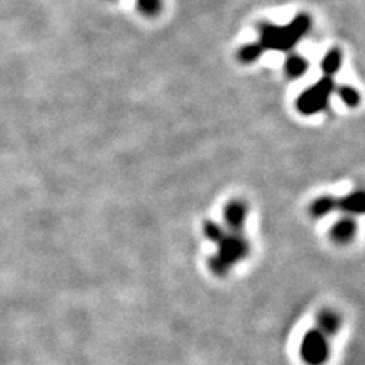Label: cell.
<instances>
[{"mask_svg":"<svg viewBox=\"0 0 365 365\" xmlns=\"http://www.w3.org/2000/svg\"><path fill=\"white\" fill-rule=\"evenodd\" d=\"M302 358L307 365H322L329 356V344L326 335L318 329L309 330L302 341Z\"/></svg>","mask_w":365,"mask_h":365,"instance_id":"277c9868","label":"cell"},{"mask_svg":"<svg viewBox=\"0 0 365 365\" xmlns=\"http://www.w3.org/2000/svg\"><path fill=\"white\" fill-rule=\"evenodd\" d=\"M335 91L334 78L324 76L319 79L317 84L304 90L297 99V108L304 116H312V114L322 113L327 108L329 99Z\"/></svg>","mask_w":365,"mask_h":365,"instance_id":"3957f363","label":"cell"},{"mask_svg":"<svg viewBox=\"0 0 365 365\" xmlns=\"http://www.w3.org/2000/svg\"><path fill=\"white\" fill-rule=\"evenodd\" d=\"M342 66V52L338 48L330 49L322 61V68L324 76L334 78V75L339 71Z\"/></svg>","mask_w":365,"mask_h":365,"instance_id":"9c48e42d","label":"cell"},{"mask_svg":"<svg viewBox=\"0 0 365 365\" xmlns=\"http://www.w3.org/2000/svg\"><path fill=\"white\" fill-rule=\"evenodd\" d=\"M336 209L349 215H361L364 212V193L361 190L349 193L344 198L336 200Z\"/></svg>","mask_w":365,"mask_h":365,"instance_id":"52a82bcc","label":"cell"},{"mask_svg":"<svg viewBox=\"0 0 365 365\" xmlns=\"http://www.w3.org/2000/svg\"><path fill=\"white\" fill-rule=\"evenodd\" d=\"M311 17L306 14L297 16L288 26L264 23L260 26L259 44L264 51H289L306 36V32L311 29Z\"/></svg>","mask_w":365,"mask_h":365,"instance_id":"6da1fadb","label":"cell"},{"mask_svg":"<svg viewBox=\"0 0 365 365\" xmlns=\"http://www.w3.org/2000/svg\"><path fill=\"white\" fill-rule=\"evenodd\" d=\"M335 90H336V95L341 98V101L349 107H356L361 102V95L356 88H353L350 86H341Z\"/></svg>","mask_w":365,"mask_h":365,"instance_id":"4fadbf2b","label":"cell"},{"mask_svg":"<svg viewBox=\"0 0 365 365\" xmlns=\"http://www.w3.org/2000/svg\"><path fill=\"white\" fill-rule=\"evenodd\" d=\"M336 210V198L326 195L319 197L311 204V215L314 218H323V216Z\"/></svg>","mask_w":365,"mask_h":365,"instance_id":"30bf717a","label":"cell"},{"mask_svg":"<svg viewBox=\"0 0 365 365\" xmlns=\"http://www.w3.org/2000/svg\"><path fill=\"white\" fill-rule=\"evenodd\" d=\"M307 68H309V61L303 58V56L299 53L289 55L287 60V64H284V71H287V75L292 79L303 76L307 72Z\"/></svg>","mask_w":365,"mask_h":365,"instance_id":"ba28073f","label":"cell"},{"mask_svg":"<svg viewBox=\"0 0 365 365\" xmlns=\"http://www.w3.org/2000/svg\"><path fill=\"white\" fill-rule=\"evenodd\" d=\"M247 204L242 201H232L227 204L224 212V220L227 225V232L244 233V225L247 221Z\"/></svg>","mask_w":365,"mask_h":365,"instance_id":"5b68a950","label":"cell"},{"mask_svg":"<svg viewBox=\"0 0 365 365\" xmlns=\"http://www.w3.org/2000/svg\"><path fill=\"white\" fill-rule=\"evenodd\" d=\"M264 52L265 51L262 49V46L259 43H251V44H247V46H244V48L239 49L237 58L241 63L250 64V63L257 61Z\"/></svg>","mask_w":365,"mask_h":365,"instance_id":"7c38bea8","label":"cell"},{"mask_svg":"<svg viewBox=\"0 0 365 365\" xmlns=\"http://www.w3.org/2000/svg\"><path fill=\"white\" fill-rule=\"evenodd\" d=\"M248 250L250 245L244 233L227 232L222 241L218 242V253L209 260L210 269L216 276H225L235 264L247 257Z\"/></svg>","mask_w":365,"mask_h":365,"instance_id":"7a4b0ae2","label":"cell"},{"mask_svg":"<svg viewBox=\"0 0 365 365\" xmlns=\"http://www.w3.org/2000/svg\"><path fill=\"white\" fill-rule=\"evenodd\" d=\"M341 319L336 314L330 312V311H324L318 315V330L323 332L324 335H332L335 334L336 330L339 329Z\"/></svg>","mask_w":365,"mask_h":365,"instance_id":"8fae6325","label":"cell"},{"mask_svg":"<svg viewBox=\"0 0 365 365\" xmlns=\"http://www.w3.org/2000/svg\"><path fill=\"white\" fill-rule=\"evenodd\" d=\"M137 8L146 17H155L162 11V0H137Z\"/></svg>","mask_w":365,"mask_h":365,"instance_id":"9a60e30c","label":"cell"},{"mask_svg":"<svg viewBox=\"0 0 365 365\" xmlns=\"http://www.w3.org/2000/svg\"><path fill=\"white\" fill-rule=\"evenodd\" d=\"M202 232H204V236L215 244H218L220 241H222L224 236L227 235L225 228L221 227L220 224L213 222V221H205L204 225H202Z\"/></svg>","mask_w":365,"mask_h":365,"instance_id":"5bb4252c","label":"cell"},{"mask_svg":"<svg viewBox=\"0 0 365 365\" xmlns=\"http://www.w3.org/2000/svg\"><path fill=\"white\" fill-rule=\"evenodd\" d=\"M356 233V222L351 218L339 220L330 230V236L338 244H347L351 241V237Z\"/></svg>","mask_w":365,"mask_h":365,"instance_id":"8992f818","label":"cell"}]
</instances>
